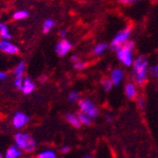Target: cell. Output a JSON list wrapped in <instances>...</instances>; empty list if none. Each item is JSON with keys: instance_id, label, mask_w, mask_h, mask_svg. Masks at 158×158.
I'll return each mask as SVG.
<instances>
[{"instance_id": "d6986e66", "label": "cell", "mask_w": 158, "mask_h": 158, "mask_svg": "<svg viewBox=\"0 0 158 158\" xmlns=\"http://www.w3.org/2000/svg\"><path fill=\"white\" fill-rule=\"evenodd\" d=\"M28 15H30V14H28V11H27L25 10H16L12 13V19L19 21V20L27 18Z\"/></svg>"}, {"instance_id": "f1b7e54d", "label": "cell", "mask_w": 158, "mask_h": 158, "mask_svg": "<svg viewBox=\"0 0 158 158\" xmlns=\"http://www.w3.org/2000/svg\"><path fill=\"white\" fill-rule=\"evenodd\" d=\"M59 36H60L62 39L66 38V36H67V31H66V30H62V31L59 32Z\"/></svg>"}, {"instance_id": "cb8c5ba5", "label": "cell", "mask_w": 158, "mask_h": 158, "mask_svg": "<svg viewBox=\"0 0 158 158\" xmlns=\"http://www.w3.org/2000/svg\"><path fill=\"white\" fill-rule=\"evenodd\" d=\"M73 66H74V68L76 70H82V69H84L86 66H87V63L84 62V61H81L80 60V61L74 63L73 64Z\"/></svg>"}, {"instance_id": "8992f818", "label": "cell", "mask_w": 158, "mask_h": 158, "mask_svg": "<svg viewBox=\"0 0 158 158\" xmlns=\"http://www.w3.org/2000/svg\"><path fill=\"white\" fill-rule=\"evenodd\" d=\"M25 70H26V63L24 61H20L13 70V83L15 88L21 90L23 85L24 77H25Z\"/></svg>"}, {"instance_id": "4dcf8cb0", "label": "cell", "mask_w": 158, "mask_h": 158, "mask_svg": "<svg viewBox=\"0 0 158 158\" xmlns=\"http://www.w3.org/2000/svg\"><path fill=\"white\" fill-rule=\"evenodd\" d=\"M105 119H106V121H107V122H109V123H112V122H113V120H114V118H113L111 116H109V114H107V116L105 117Z\"/></svg>"}, {"instance_id": "f546056e", "label": "cell", "mask_w": 158, "mask_h": 158, "mask_svg": "<svg viewBox=\"0 0 158 158\" xmlns=\"http://www.w3.org/2000/svg\"><path fill=\"white\" fill-rule=\"evenodd\" d=\"M8 78V74L3 71H0V81H5Z\"/></svg>"}, {"instance_id": "d4e9b609", "label": "cell", "mask_w": 158, "mask_h": 158, "mask_svg": "<svg viewBox=\"0 0 158 158\" xmlns=\"http://www.w3.org/2000/svg\"><path fill=\"white\" fill-rule=\"evenodd\" d=\"M136 104H137V106H138V108L140 110H144V108H145V99L143 98L142 97L138 96L136 98Z\"/></svg>"}, {"instance_id": "603a6c76", "label": "cell", "mask_w": 158, "mask_h": 158, "mask_svg": "<svg viewBox=\"0 0 158 158\" xmlns=\"http://www.w3.org/2000/svg\"><path fill=\"white\" fill-rule=\"evenodd\" d=\"M149 74H150L152 78L158 79V62L149 68Z\"/></svg>"}, {"instance_id": "6da1fadb", "label": "cell", "mask_w": 158, "mask_h": 158, "mask_svg": "<svg viewBox=\"0 0 158 158\" xmlns=\"http://www.w3.org/2000/svg\"><path fill=\"white\" fill-rule=\"evenodd\" d=\"M132 72L131 77L132 81L137 86L145 85L149 79V68L150 64L149 60L144 55H138L132 64Z\"/></svg>"}, {"instance_id": "1f68e13d", "label": "cell", "mask_w": 158, "mask_h": 158, "mask_svg": "<svg viewBox=\"0 0 158 158\" xmlns=\"http://www.w3.org/2000/svg\"><path fill=\"white\" fill-rule=\"evenodd\" d=\"M81 158H94L93 156H91V155H88V154H86V155H83Z\"/></svg>"}, {"instance_id": "4316f807", "label": "cell", "mask_w": 158, "mask_h": 158, "mask_svg": "<svg viewBox=\"0 0 158 158\" xmlns=\"http://www.w3.org/2000/svg\"><path fill=\"white\" fill-rule=\"evenodd\" d=\"M70 150H71V148L68 145H63L61 147V149H60V151H61L62 153H67V152H70Z\"/></svg>"}, {"instance_id": "ba28073f", "label": "cell", "mask_w": 158, "mask_h": 158, "mask_svg": "<svg viewBox=\"0 0 158 158\" xmlns=\"http://www.w3.org/2000/svg\"><path fill=\"white\" fill-rule=\"evenodd\" d=\"M73 48L72 43H71L69 40L67 39H62L60 40L55 46V52L57 53V55L60 57H64L65 55H67L71 49Z\"/></svg>"}, {"instance_id": "7a4b0ae2", "label": "cell", "mask_w": 158, "mask_h": 158, "mask_svg": "<svg viewBox=\"0 0 158 158\" xmlns=\"http://www.w3.org/2000/svg\"><path fill=\"white\" fill-rule=\"evenodd\" d=\"M135 44L132 40H129L122 46L117 48L114 49L117 54L118 61L123 64L125 67H131L134 61H135Z\"/></svg>"}, {"instance_id": "ac0fdd59", "label": "cell", "mask_w": 158, "mask_h": 158, "mask_svg": "<svg viewBox=\"0 0 158 158\" xmlns=\"http://www.w3.org/2000/svg\"><path fill=\"white\" fill-rule=\"evenodd\" d=\"M37 158H57V153L54 150L47 149L38 153Z\"/></svg>"}, {"instance_id": "d6a6232c", "label": "cell", "mask_w": 158, "mask_h": 158, "mask_svg": "<svg viewBox=\"0 0 158 158\" xmlns=\"http://www.w3.org/2000/svg\"><path fill=\"white\" fill-rule=\"evenodd\" d=\"M0 158H3V154L1 152H0Z\"/></svg>"}, {"instance_id": "ffe728a7", "label": "cell", "mask_w": 158, "mask_h": 158, "mask_svg": "<svg viewBox=\"0 0 158 158\" xmlns=\"http://www.w3.org/2000/svg\"><path fill=\"white\" fill-rule=\"evenodd\" d=\"M77 114H78V118H79V119H80L81 125H84V126H90V125L92 124V120H93V119L90 118L89 117H87L86 114H82V113H81V112H79Z\"/></svg>"}, {"instance_id": "8fae6325", "label": "cell", "mask_w": 158, "mask_h": 158, "mask_svg": "<svg viewBox=\"0 0 158 158\" xmlns=\"http://www.w3.org/2000/svg\"><path fill=\"white\" fill-rule=\"evenodd\" d=\"M125 74H124V71L121 68H114L111 73H110V80L112 81L114 86H118L124 80Z\"/></svg>"}, {"instance_id": "5b68a950", "label": "cell", "mask_w": 158, "mask_h": 158, "mask_svg": "<svg viewBox=\"0 0 158 158\" xmlns=\"http://www.w3.org/2000/svg\"><path fill=\"white\" fill-rule=\"evenodd\" d=\"M132 27L131 26H128L124 28H122L121 31H119L114 37L113 38L112 42H111V45L110 47L113 48V49H116L117 48L122 46L123 44H125L126 42H128L131 38V35H132Z\"/></svg>"}, {"instance_id": "836d02e7", "label": "cell", "mask_w": 158, "mask_h": 158, "mask_svg": "<svg viewBox=\"0 0 158 158\" xmlns=\"http://www.w3.org/2000/svg\"><path fill=\"white\" fill-rule=\"evenodd\" d=\"M153 1H155V2H157V1H158V0H153Z\"/></svg>"}, {"instance_id": "3957f363", "label": "cell", "mask_w": 158, "mask_h": 158, "mask_svg": "<svg viewBox=\"0 0 158 158\" xmlns=\"http://www.w3.org/2000/svg\"><path fill=\"white\" fill-rule=\"evenodd\" d=\"M15 144L23 152L32 153L36 151L37 143L32 135L26 132H17L13 136Z\"/></svg>"}, {"instance_id": "44dd1931", "label": "cell", "mask_w": 158, "mask_h": 158, "mask_svg": "<svg viewBox=\"0 0 158 158\" xmlns=\"http://www.w3.org/2000/svg\"><path fill=\"white\" fill-rule=\"evenodd\" d=\"M102 86L105 92H110L112 88L114 87V84L112 81L110 80V78H105L102 81Z\"/></svg>"}, {"instance_id": "7c38bea8", "label": "cell", "mask_w": 158, "mask_h": 158, "mask_svg": "<svg viewBox=\"0 0 158 158\" xmlns=\"http://www.w3.org/2000/svg\"><path fill=\"white\" fill-rule=\"evenodd\" d=\"M36 89V85L35 82L30 78V77H26L23 81V85L21 87V91L24 95H31V93L34 92Z\"/></svg>"}, {"instance_id": "5bb4252c", "label": "cell", "mask_w": 158, "mask_h": 158, "mask_svg": "<svg viewBox=\"0 0 158 158\" xmlns=\"http://www.w3.org/2000/svg\"><path fill=\"white\" fill-rule=\"evenodd\" d=\"M64 118H65V121L68 124H70L72 127H74V128H81V123L80 119L78 118V114H75L73 113H69V114H65Z\"/></svg>"}, {"instance_id": "52a82bcc", "label": "cell", "mask_w": 158, "mask_h": 158, "mask_svg": "<svg viewBox=\"0 0 158 158\" xmlns=\"http://www.w3.org/2000/svg\"><path fill=\"white\" fill-rule=\"evenodd\" d=\"M31 121V118L27 116V114L24 112L21 111H17L13 114V117L11 118V124L12 126L17 129V130H20V129L25 128Z\"/></svg>"}, {"instance_id": "7402d4cb", "label": "cell", "mask_w": 158, "mask_h": 158, "mask_svg": "<svg viewBox=\"0 0 158 158\" xmlns=\"http://www.w3.org/2000/svg\"><path fill=\"white\" fill-rule=\"evenodd\" d=\"M68 102H72V103H76L80 100V93L77 92V91H71L69 94H68Z\"/></svg>"}, {"instance_id": "277c9868", "label": "cell", "mask_w": 158, "mask_h": 158, "mask_svg": "<svg viewBox=\"0 0 158 158\" xmlns=\"http://www.w3.org/2000/svg\"><path fill=\"white\" fill-rule=\"evenodd\" d=\"M78 106L80 109V112L86 114L92 119H95L98 118L99 111L98 106L92 102L91 99L88 98H80L78 102Z\"/></svg>"}, {"instance_id": "83f0119b", "label": "cell", "mask_w": 158, "mask_h": 158, "mask_svg": "<svg viewBox=\"0 0 158 158\" xmlns=\"http://www.w3.org/2000/svg\"><path fill=\"white\" fill-rule=\"evenodd\" d=\"M80 60H81V59H80V57H79L78 55H76V54H75V55H72V56L70 57V61L72 62L73 64L76 63V62H78V61H80Z\"/></svg>"}, {"instance_id": "2e32d148", "label": "cell", "mask_w": 158, "mask_h": 158, "mask_svg": "<svg viewBox=\"0 0 158 158\" xmlns=\"http://www.w3.org/2000/svg\"><path fill=\"white\" fill-rule=\"evenodd\" d=\"M109 46L106 44V43H99V44L96 45L93 48V54L94 56H102L107 49H108Z\"/></svg>"}, {"instance_id": "e0dca14e", "label": "cell", "mask_w": 158, "mask_h": 158, "mask_svg": "<svg viewBox=\"0 0 158 158\" xmlns=\"http://www.w3.org/2000/svg\"><path fill=\"white\" fill-rule=\"evenodd\" d=\"M55 27V22L54 20L48 18V19H46L44 21V23H43V27H42V30H43V32H44L45 34H48L50 32V31L52 30V28Z\"/></svg>"}, {"instance_id": "4fadbf2b", "label": "cell", "mask_w": 158, "mask_h": 158, "mask_svg": "<svg viewBox=\"0 0 158 158\" xmlns=\"http://www.w3.org/2000/svg\"><path fill=\"white\" fill-rule=\"evenodd\" d=\"M22 155H23V152L14 144L7 149L4 154V158H21Z\"/></svg>"}, {"instance_id": "484cf974", "label": "cell", "mask_w": 158, "mask_h": 158, "mask_svg": "<svg viewBox=\"0 0 158 158\" xmlns=\"http://www.w3.org/2000/svg\"><path fill=\"white\" fill-rule=\"evenodd\" d=\"M116 1L120 3V4H122V5H126L127 6V5H132V4L137 2L138 0H116Z\"/></svg>"}, {"instance_id": "9a60e30c", "label": "cell", "mask_w": 158, "mask_h": 158, "mask_svg": "<svg viewBox=\"0 0 158 158\" xmlns=\"http://www.w3.org/2000/svg\"><path fill=\"white\" fill-rule=\"evenodd\" d=\"M0 38L3 40H10L12 38L10 27L5 22L2 21H0Z\"/></svg>"}, {"instance_id": "30bf717a", "label": "cell", "mask_w": 158, "mask_h": 158, "mask_svg": "<svg viewBox=\"0 0 158 158\" xmlns=\"http://www.w3.org/2000/svg\"><path fill=\"white\" fill-rule=\"evenodd\" d=\"M124 94L126 98L130 100H134L138 97V88L137 85L132 81H127L124 85Z\"/></svg>"}, {"instance_id": "9c48e42d", "label": "cell", "mask_w": 158, "mask_h": 158, "mask_svg": "<svg viewBox=\"0 0 158 158\" xmlns=\"http://www.w3.org/2000/svg\"><path fill=\"white\" fill-rule=\"evenodd\" d=\"M0 51L8 55H16L19 53V47L13 44L10 40H0Z\"/></svg>"}]
</instances>
